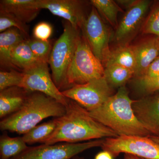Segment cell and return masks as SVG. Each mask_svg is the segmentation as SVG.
<instances>
[{
	"label": "cell",
	"instance_id": "9a60e30c",
	"mask_svg": "<svg viewBox=\"0 0 159 159\" xmlns=\"http://www.w3.org/2000/svg\"><path fill=\"white\" fill-rule=\"evenodd\" d=\"M136 59L134 75L142 77L152 62L159 56V38H152L134 46Z\"/></svg>",
	"mask_w": 159,
	"mask_h": 159
},
{
	"label": "cell",
	"instance_id": "f546056e",
	"mask_svg": "<svg viewBox=\"0 0 159 159\" xmlns=\"http://www.w3.org/2000/svg\"><path fill=\"white\" fill-rule=\"evenodd\" d=\"M158 77H159V56L151 63L144 75L141 77L154 78Z\"/></svg>",
	"mask_w": 159,
	"mask_h": 159
},
{
	"label": "cell",
	"instance_id": "f1b7e54d",
	"mask_svg": "<svg viewBox=\"0 0 159 159\" xmlns=\"http://www.w3.org/2000/svg\"><path fill=\"white\" fill-rule=\"evenodd\" d=\"M53 28L51 24L46 22L38 23L33 30V35L35 39L48 41L51 36Z\"/></svg>",
	"mask_w": 159,
	"mask_h": 159
},
{
	"label": "cell",
	"instance_id": "e0dca14e",
	"mask_svg": "<svg viewBox=\"0 0 159 159\" xmlns=\"http://www.w3.org/2000/svg\"><path fill=\"white\" fill-rule=\"evenodd\" d=\"M26 39L19 29L12 28L0 34V63L1 66L14 68L11 62V52L16 46Z\"/></svg>",
	"mask_w": 159,
	"mask_h": 159
},
{
	"label": "cell",
	"instance_id": "44dd1931",
	"mask_svg": "<svg viewBox=\"0 0 159 159\" xmlns=\"http://www.w3.org/2000/svg\"><path fill=\"white\" fill-rule=\"evenodd\" d=\"M57 118H56L36 125L23 135V140L29 145L36 143L43 144L54 133L57 127Z\"/></svg>",
	"mask_w": 159,
	"mask_h": 159
},
{
	"label": "cell",
	"instance_id": "ba28073f",
	"mask_svg": "<svg viewBox=\"0 0 159 159\" xmlns=\"http://www.w3.org/2000/svg\"><path fill=\"white\" fill-rule=\"evenodd\" d=\"M111 89L103 77L73 86L61 93L66 98L91 111L102 106L112 96Z\"/></svg>",
	"mask_w": 159,
	"mask_h": 159
},
{
	"label": "cell",
	"instance_id": "277c9868",
	"mask_svg": "<svg viewBox=\"0 0 159 159\" xmlns=\"http://www.w3.org/2000/svg\"><path fill=\"white\" fill-rule=\"evenodd\" d=\"M79 35V30L74 29L66 20L63 32L52 48L48 63L52 79L59 90L68 89L67 73L77 49Z\"/></svg>",
	"mask_w": 159,
	"mask_h": 159
},
{
	"label": "cell",
	"instance_id": "8fae6325",
	"mask_svg": "<svg viewBox=\"0 0 159 159\" xmlns=\"http://www.w3.org/2000/svg\"><path fill=\"white\" fill-rule=\"evenodd\" d=\"M151 2L148 0H139L127 9L114 34L116 42L120 45H126L133 38L144 21Z\"/></svg>",
	"mask_w": 159,
	"mask_h": 159
},
{
	"label": "cell",
	"instance_id": "3957f363",
	"mask_svg": "<svg viewBox=\"0 0 159 159\" xmlns=\"http://www.w3.org/2000/svg\"><path fill=\"white\" fill-rule=\"evenodd\" d=\"M66 110V106L54 98L39 92H31L19 110L2 119L0 129L24 135L43 119L62 116Z\"/></svg>",
	"mask_w": 159,
	"mask_h": 159
},
{
	"label": "cell",
	"instance_id": "7a4b0ae2",
	"mask_svg": "<svg viewBox=\"0 0 159 159\" xmlns=\"http://www.w3.org/2000/svg\"><path fill=\"white\" fill-rule=\"evenodd\" d=\"M129 92L124 86L119 88L105 103L93 110L89 111L91 116L121 136H152L151 133L135 116Z\"/></svg>",
	"mask_w": 159,
	"mask_h": 159
},
{
	"label": "cell",
	"instance_id": "484cf974",
	"mask_svg": "<svg viewBox=\"0 0 159 159\" xmlns=\"http://www.w3.org/2000/svg\"><path fill=\"white\" fill-rule=\"evenodd\" d=\"M24 74L14 70L0 72V91L12 87H20Z\"/></svg>",
	"mask_w": 159,
	"mask_h": 159
},
{
	"label": "cell",
	"instance_id": "4dcf8cb0",
	"mask_svg": "<svg viewBox=\"0 0 159 159\" xmlns=\"http://www.w3.org/2000/svg\"><path fill=\"white\" fill-rule=\"evenodd\" d=\"M138 0H119L116 1L118 5H121L128 9L134 6L138 2Z\"/></svg>",
	"mask_w": 159,
	"mask_h": 159
},
{
	"label": "cell",
	"instance_id": "cb8c5ba5",
	"mask_svg": "<svg viewBox=\"0 0 159 159\" xmlns=\"http://www.w3.org/2000/svg\"><path fill=\"white\" fill-rule=\"evenodd\" d=\"M28 43L34 56L40 61L48 63L52 48L50 42L28 39Z\"/></svg>",
	"mask_w": 159,
	"mask_h": 159
},
{
	"label": "cell",
	"instance_id": "5bb4252c",
	"mask_svg": "<svg viewBox=\"0 0 159 159\" xmlns=\"http://www.w3.org/2000/svg\"><path fill=\"white\" fill-rule=\"evenodd\" d=\"M40 10L39 0L0 1V12L11 14L25 24L33 20Z\"/></svg>",
	"mask_w": 159,
	"mask_h": 159
},
{
	"label": "cell",
	"instance_id": "52a82bcc",
	"mask_svg": "<svg viewBox=\"0 0 159 159\" xmlns=\"http://www.w3.org/2000/svg\"><path fill=\"white\" fill-rule=\"evenodd\" d=\"M105 139L83 143H57L29 147L27 150L11 159H72L84 151L101 147Z\"/></svg>",
	"mask_w": 159,
	"mask_h": 159
},
{
	"label": "cell",
	"instance_id": "d6986e66",
	"mask_svg": "<svg viewBox=\"0 0 159 159\" xmlns=\"http://www.w3.org/2000/svg\"><path fill=\"white\" fill-rule=\"evenodd\" d=\"M11 62L14 68L21 69L23 71L41 62L31 51L27 39H25L16 46L11 55Z\"/></svg>",
	"mask_w": 159,
	"mask_h": 159
},
{
	"label": "cell",
	"instance_id": "d4e9b609",
	"mask_svg": "<svg viewBox=\"0 0 159 159\" xmlns=\"http://www.w3.org/2000/svg\"><path fill=\"white\" fill-rule=\"evenodd\" d=\"M16 28L20 31L26 39L29 36V29L26 24L21 21L11 14L0 12V32L8 30L10 28Z\"/></svg>",
	"mask_w": 159,
	"mask_h": 159
},
{
	"label": "cell",
	"instance_id": "7c38bea8",
	"mask_svg": "<svg viewBox=\"0 0 159 159\" xmlns=\"http://www.w3.org/2000/svg\"><path fill=\"white\" fill-rule=\"evenodd\" d=\"M40 9L48 10L54 15L63 18L74 29H83L87 17L83 2L78 0H39Z\"/></svg>",
	"mask_w": 159,
	"mask_h": 159
},
{
	"label": "cell",
	"instance_id": "6da1fadb",
	"mask_svg": "<svg viewBox=\"0 0 159 159\" xmlns=\"http://www.w3.org/2000/svg\"><path fill=\"white\" fill-rule=\"evenodd\" d=\"M66 113L57 118V127L43 144L60 142L76 143L119 136L115 132L91 116L87 110L71 100L66 106Z\"/></svg>",
	"mask_w": 159,
	"mask_h": 159
},
{
	"label": "cell",
	"instance_id": "4fadbf2b",
	"mask_svg": "<svg viewBox=\"0 0 159 159\" xmlns=\"http://www.w3.org/2000/svg\"><path fill=\"white\" fill-rule=\"evenodd\" d=\"M133 109L138 119L151 133L159 136V94L134 100Z\"/></svg>",
	"mask_w": 159,
	"mask_h": 159
},
{
	"label": "cell",
	"instance_id": "9c48e42d",
	"mask_svg": "<svg viewBox=\"0 0 159 159\" xmlns=\"http://www.w3.org/2000/svg\"><path fill=\"white\" fill-rule=\"evenodd\" d=\"M23 72L24 78L20 87L30 93L45 94L66 106L70 99L65 97L55 85L50 75L48 63H37Z\"/></svg>",
	"mask_w": 159,
	"mask_h": 159
},
{
	"label": "cell",
	"instance_id": "2e32d148",
	"mask_svg": "<svg viewBox=\"0 0 159 159\" xmlns=\"http://www.w3.org/2000/svg\"><path fill=\"white\" fill-rule=\"evenodd\" d=\"M30 92L20 87L0 91V118L4 119L19 110Z\"/></svg>",
	"mask_w": 159,
	"mask_h": 159
},
{
	"label": "cell",
	"instance_id": "d590c367",
	"mask_svg": "<svg viewBox=\"0 0 159 159\" xmlns=\"http://www.w3.org/2000/svg\"><path fill=\"white\" fill-rule=\"evenodd\" d=\"M141 159H142V158H141Z\"/></svg>",
	"mask_w": 159,
	"mask_h": 159
},
{
	"label": "cell",
	"instance_id": "1f68e13d",
	"mask_svg": "<svg viewBox=\"0 0 159 159\" xmlns=\"http://www.w3.org/2000/svg\"><path fill=\"white\" fill-rule=\"evenodd\" d=\"M113 158L109 152L103 150L97 153L94 159H113Z\"/></svg>",
	"mask_w": 159,
	"mask_h": 159
},
{
	"label": "cell",
	"instance_id": "836d02e7",
	"mask_svg": "<svg viewBox=\"0 0 159 159\" xmlns=\"http://www.w3.org/2000/svg\"><path fill=\"white\" fill-rule=\"evenodd\" d=\"M151 139L154 141L155 142H157V143L159 144V136H152L150 137Z\"/></svg>",
	"mask_w": 159,
	"mask_h": 159
},
{
	"label": "cell",
	"instance_id": "5b68a950",
	"mask_svg": "<svg viewBox=\"0 0 159 159\" xmlns=\"http://www.w3.org/2000/svg\"><path fill=\"white\" fill-rule=\"evenodd\" d=\"M104 68L95 56L84 34H80L77 49L66 75L68 89L103 77Z\"/></svg>",
	"mask_w": 159,
	"mask_h": 159
},
{
	"label": "cell",
	"instance_id": "603a6c76",
	"mask_svg": "<svg viewBox=\"0 0 159 159\" xmlns=\"http://www.w3.org/2000/svg\"><path fill=\"white\" fill-rule=\"evenodd\" d=\"M90 3L98 12L114 27H118L117 16L122 9L112 0H92Z\"/></svg>",
	"mask_w": 159,
	"mask_h": 159
},
{
	"label": "cell",
	"instance_id": "30bf717a",
	"mask_svg": "<svg viewBox=\"0 0 159 159\" xmlns=\"http://www.w3.org/2000/svg\"><path fill=\"white\" fill-rule=\"evenodd\" d=\"M82 30L92 52L103 65L111 51L109 47L111 33L94 7L88 16Z\"/></svg>",
	"mask_w": 159,
	"mask_h": 159
},
{
	"label": "cell",
	"instance_id": "d6a6232c",
	"mask_svg": "<svg viewBox=\"0 0 159 159\" xmlns=\"http://www.w3.org/2000/svg\"><path fill=\"white\" fill-rule=\"evenodd\" d=\"M124 159H142L141 158L135 156L133 155L129 154H125L124 156Z\"/></svg>",
	"mask_w": 159,
	"mask_h": 159
},
{
	"label": "cell",
	"instance_id": "7402d4cb",
	"mask_svg": "<svg viewBox=\"0 0 159 159\" xmlns=\"http://www.w3.org/2000/svg\"><path fill=\"white\" fill-rule=\"evenodd\" d=\"M134 75L133 71L117 65H111L104 67V77L109 85L112 88H120Z\"/></svg>",
	"mask_w": 159,
	"mask_h": 159
},
{
	"label": "cell",
	"instance_id": "8992f818",
	"mask_svg": "<svg viewBox=\"0 0 159 159\" xmlns=\"http://www.w3.org/2000/svg\"><path fill=\"white\" fill-rule=\"evenodd\" d=\"M116 157L121 153L145 159H159V144L150 137L121 136L107 138L101 146Z\"/></svg>",
	"mask_w": 159,
	"mask_h": 159
},
{
	"label": "cell",
	"instance_id": "e575fe53",
	"mask_svg": "<svg viewBox=\"0 0 159 159\" xmlns=\"http://www.w3.org/2000/svg\"><path fill=\"white\" fill-rule=\"evenodd\" d=\"M72 159H84L83 157H80L79 155L76 156L74 157V158H73Z\"/></svg>",
	"mask_w": 159,
	"mask_h": 159
},
{
	"label": "cell",
	"instance_id": "ffe728a7",
	"mask_svg": "<svg viewBox=\"0 0 159 159\" xmlns=\"http://www.w3.org/2000/svg\"><path fill=\"white\" fill-rule=\"evenodd\" d=\"M22 137H10L5 133L0 137V158L11 159L29 148Z\"/></svg>",
	"mask_w": 159,
	"mask_h": 159
},
{
	"label": "cell",
	"instance_id": "ac0fdd59",
	"mask_svg": "<svg viewBox=\"0 0 159 159\" xmlns=\"http://www.w3.org/2000/svg\"><path fill=\"white\" fill-rule=\"evenodd\" d=\"M103 65H105L104 68L111 65L121 66L132 70L135 73L136 59L134 46L127 44L119 45L111 51Z\"/></svg>",
	"mask_w": 159,
	"mask_h": 159
},
{
	"label": "cell",
	"instance_id": "4316f807",
	"mask_svg": "<svg viewBox=\"0 0 159 159\" xmlns=\"http://www.w3.org/2000/svg\"><path fill=\"white\" fill-rule=\"evenodd\" d=\"M143 33L156 35L159 38V2L154 6L142 28Z\"/></svg>",
	"mask_w": 159,
	"mask_h": 159
},
{
	"label": "cell",
	"instance_id": "83f0119b",
	"mask_svg": "<svg viewBox=\"0 0 159 159\" xmlns=\"http://www.w3.org/2000/svg\"><path fill=\"white\" fill-rule=\"evenodd\" d=\"M135 84L139 90L142 93H154L159 90V77L154 78H136Z\"/></svg>",
	"mask_w": 159,
	"mask_h": 159
}]
</instances>
